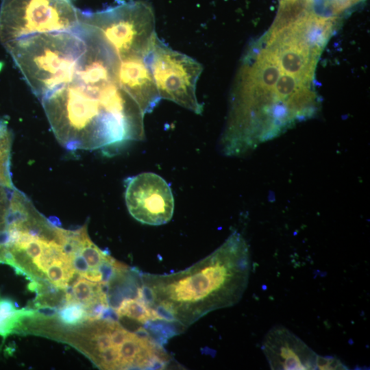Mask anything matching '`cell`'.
Returning <instances> with one entry per match:
<instances>
[{
    "instance_id": "obj_18",
    "label": "cell",
    "mask_w": 370,
    "mask_h": 370,
    "mask_svg": "<svg viewBox=\"0 0 370 370\" xmlns=\"http://www.w3.org/2000/svg\"><path fill=\"white\" fill-rule=\"evenodd\" d=\"M81 277L93 282H101L102 275L98 269H89Z\"/></svg>"
},
{
    "instance_id": "obj_4",
    "label": "cell",
    "mask_w": 370,
    "mask_h": 370,
    "mask_svg": "<svg viewBox=\"0 0 370 370\" xmlns=\"http://www.w3.org/2000/svg\"><path fill=\"white\" fill-rule=\"evenodd\" d=\"M80 24L97 35L117 59L138 55L146 57L158 37L151 4L144 1L81 13Z\"/></svg>"
},
{
    "instance_id": "obj_2",
    "label": "cell",
    "mask_w": 370,
    "mask_h": 370,
    "mask_svg": "<svg viewBox=\"0 0 370 370\" xmlns=\"http://www.w3.org/2000/svg\"><path fill=\"white\" fill-rule=\"evenodd\" d=\"M52 132L65 149L114 154L145 138L144 114L116 78L73 81L40 101Z\"/></svg>"
},
{
    "instance_id": "obj_10",
    "label": "cell",
    "mask_w": 370,
    "mask_h": 370,
    "mask_svg": "<svg viewBox=\"0 0 370 370\" xmlns=\"http://www.w3.org/2000/svg\"><path fill=\"white\" fill-rule=\"evenodd\" d=\"M12 134L8 127V122L0 119V184L10 189H14L10 173V154Z\"/></svg>"
},
{
    "instance_id": "obj_13",
    "label": "cell",
    "mask_w": 370,
    "mask_h": 370,
    "mask_svg": "<svg viewBox=\"0 0 370 370\" xmlns=\"http://www.w3.org/2000/svg\"><path fill=\"white\" fill-rule=\"evenodd\" d=\"M304 86H309V83L304 82L292 75L283 73L281 74L277 81L274 87V91L277 97L282 101L286 102L290 108L288 103L289 98L294 92Z\"/></svg>"
},
{
    "instance_id": "obj_12",
    "label": "cell",
    "mask_w": 370,
    "mask_h": 370,
    "mask_svg": "<svg viewBox=\"0 0 370 370\" xmlns=\"http://www.w3.org/2000/svg\"><path fill=\"white\" fill-rule=\"evenodd\" d=\"M57 314L62 323L70 326L79 325L86 320L85 306L78 301L65 304L58 309Z\"/></svg>"
},
{
    "instance_id": "obj_9",
    "label": "cell",
    "mask_w": 370,
    "mask_h": 370,
    "mask_svg": "<svg viewBox=\"0 0 370 370\" xmlns=\"http://www.w3.org/2000/svg\"><path fill=\"white\" fill-rule=\"evenodd\" d=\"M115 75L119 86L134 99L144 115L151 112L162 99L145 57L132 55L117 59Z\"/></svg>"
},
{
    "instance_id": "obj_15",
    "label": "cell",
    "mask_w": 370,
    "mask_h": 370,
    "mask_svg": "<svg viewBox=\"0 0 370 370\" xmlns=\"http://www.w3.org/2000/svg\"><path fill=\"white\" fill-rule=\"evenodd\" d=\"M316 369H347L339 358L332 356L317 355Z\"/></svg>"
},
{
    "instance_id": "obj_7",
    "label": "cell",
    "mask_w": 370,
    "mask_h": 370,
    "mask_svg": "<svg viewBox=\"0 0 370 370\" xmlns=\"http://www.w3.org/2000/svg\"><path fill=\"white\" fill-rule=\"evenodd\" d=\"M125 200L130 214L143 224H165L173 214L174 199L170 186L154 173H141L127 178Z\"/></svg>"
},
{
    "instance_id": "obj_17",
    "label": "cell",
    "mask_w": 370,
    "mask_h": 370,
    "mask_svg": "<svg viewBox=\"0 0 370 370\" xmlns=\"http://www.w3.org/2000/svg\"><path fill=\"white\" fill-rule=\"evenodd\" d=\"M58 309L56 307L41 304L35 310L36 317H53L58 314Z\"/></svg>"
},
{
    "instance_id": "obj_3",
    "label": "cell",
    "mask_w": 370,
    "mask_h": 370,
    "mask_svg": "<svg viewBox=\"0 0 370 370\" xmlns=\"http://www.w3.org/2000/svg\"><path fill=\"white\" fill-rule=\"evenodd\" d=\"M5 49L32 92L42 101L73 82L87 44L77 28L34 34Z\"/></svg>"
},
{
    "instance_id": "obj_1",
    "label": "cell",
    "mask_w": 370,
    "mask_h": 370,
    "mask_svg": "<svg viewBox=\"0 0 370 370\" xmlns=\"http://www.w3.org/2000/svg\"><path fill=\"white\" fill-rule=\"evenodd\" d=\"M251 269L249 247L235 231L213 252L184 270L138 272L136 295L154 311L156 330L168 340L208 313L237 304Z\"/></svg>"
},
{
    "instance_id": "obj_5",
    "label": "cell",
    "mask_w": 370,
    "mask_h": 370,
    "mask_svg": "<svg viewBox=\"0 0 370 370\" xmlns=\"http://www.w3.org/2000/svg\"><path fill=\"white\" fill-rule=\"evenodd\" d=\"M80 18L64 0H12L0 13V42L5 47L38 34L73 31Z\"/></svg>"
},
{
    "instance_id": "obj_19",
    "label": "cell",
    "mask_w": 370,
    "mask_h": 370,
    "mask_svg": "<svg viewBox=\"0 0 370 370\" xmlns=\"http://www.w3.org/2000/svg\"><path fill=\"white\" fill-rule=\"evenodd\" d=\"M297 0H281L280 2H283V3H293L295 1H296Z\"/></svg>"
},
{
    "instance_id": "obj_6",
    "label": "cell",
    "mask_w": 370,
    "mask_h": 370,
    "mask_svg": "<svg viewBox=\"0 0 370 370\" xmlns=\"http://www.w3.org/2000/svg\"><path fill=\"white\" fill-rule=\"evenodd\" d=\"M161 99L173 101L201 114L196 88L202 65L193 58L173 49L158 37L145 57Z\"/></svg>"
},
{
    "instance_id": "obj_14",
    "label": "cell",
    "mask_w": 370,
    "mask_h": 370,
    "mask_svg": "<svg viewBox=\"0 0 370 370\" xmlns=\"http://www.w3.org/2000/svg\"><path fill=\"white\" fill-rule=\"evenodd\" d=\"M80 254L86 260L90 269H98L110 256L108 253L99 248L88 236L83 244Z\"/></svg>"
},
{
    "instance_id": "obj_11",
    "label": "cell",
    "mask_w": 370,
    "mask_h": 370,
    "mask_svg": "<svg viewBox=\"0 0 370 370\" xmlns=\"http://www.w3.org/2000/svg\"><path fill=\"white\" fill-rule=\"evenodd\" d=\"M45 273L49 281L55 287L64 290L75 273L72 258L68 256L54 260Z\"/></svg>"
},
{
    "instance_id": "obj_16",
    "label": "cell",
    "mask_w": 370,
    "mask_h": 370,
    "mask_svg": "<svg viewBox=\"0 0 370 370\" xmlns=\"http://www.w3.org/2000/svg\"><path fill=\"white\" fill-rule=\"evenodd\" d=\"M72 264L75 273L80 276L90 269L86 260L80 253L72 258Z\"/></svg>"
},
{
    "instance_id": "obj_8",
    "label": "cell",
    "mask_w": 370,
    "mask_h": 370,
    "mask_svg": "<svg viewBox=\"0 0 370 370\" xmlns=\"http://www.w3.org/2000/svg\"><path fill=\"white\" fill-rule=\"evenodd\" d=\"M262 350L271 369H316L317 354L283 325H275L268 331Z\"/></svg>"
}]
</instances>
